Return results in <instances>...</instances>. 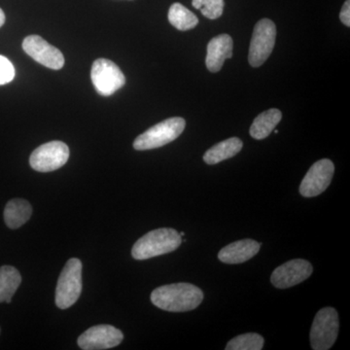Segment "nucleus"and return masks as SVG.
Segmentation results:
<instances>
[{
    "instance_id": "1",
    "label": "nucleus",
    "mask_w": 350,
    "mask_h": 350,
    "mask_svg": "<svg viewBox=\"0 0 350 350\" xmlns=\"http://www.w3.org/2000/svg\"><path fill=\"white\" fill-rule=\"evenodd\" d=\"M204 300L199 287L190 283H174L157 288L151 294V301L157 308L170 312H185L195 310Z\"/></svg>"
},
{
    "instance_id": "15",
    "label": "nucleus",
    "mask_w": 350,
    "mask_h": 350,
    "mask_svg": "<svg viewBox=\"0 0 350 350\" xmlns=\"http://www.w3.org/2000/svg\"><path fill=\"white\" fill-rule=\"evenodd\" d=\"M32 207L27 200L14 199L4 209V221L7 227L15 230L25 224L31 217Z\"/></svg>"
},
{
    "instance_id": "10",
    "label": "nucleus",
    "mask_w": 350,
    "mask_h": 350,
    "mask_svg": "<svg viewBox=\"0 0 350 350\" xmlns=\"http://www.w3.org/2000/svg\"><path fill=\"white\" fill-rule=\"evenodd\" d=\"M23 49L38 64L59 70L64 66L63 53L38 36H29L23 41Z\"/></svg>"
},
{
    "instance_id": "5",
    "label": "nucleus",
    "mask_w": 350,
    "mask_h": 350,
    "mask_svg": "<svg viewBox=\"0 0 350 350\" xmlns=\"http://www.w3.org/2000/svg\"><path fill=\"white\" fill-rule=\"evenodd\" d=\"M338 314L333 308L320 310L313 320L310 330V345L314 350L330 349L338 335Z\"/></svg>"
},
{
    "instance_id": "13",
    "label": "nucleus",
    "mask_w": 350,
    "mask_h": 350,
    "mask_svg": "<svg viewBox=\"0 0 350 350\" xmlns=\"http://www.w3.org/2000/svg\"><path fill=\"white\" fill-rule=\"evenodd\" d=\"M234 42L229 34H220L209 41L207 45L206 68L211 72H218L226 59L232 57Z\"/></svg>"
},
{
    "instance_id": "4",
    "label": "nucleus",
    "mask_w": 350,
    "mask_h": 350,
    "mask_svg": "<svg viewBox=\"0 0 350 350\" xmlns=\"http://www.w3.org/2000/svg\"><path fill=\"white\" fill-rule=\"evenodd\" d=\"M82 292V262L77 258L69 259L64 267L56 288V305L66 310L75 305Z\"/></svg>"
},
{
    "instance_id": "24",
    "label": "nucleus",
    "mask_w": 350,
    "mask_h": 350,
    "mask_svg": "<svg viewBox=\"0 0 350 350\" xmlns=\"http://www.w3.org/2000/svg\"><path fill=\"white\" fill-rule=\"evenodd\" d=\"M4 23H5V14H4L3 10L0 8V27L4 25Z\"/></svg>"
},
{
    "instance_id": "20",
    "label": "nucleus",
    "mask_w": 350,
    "mask_h": 350,
    "mask_svg": "<svg viewBox=\"0 0 350 350\" xmlns=\"http://www.w3.org/2000/svg\"><path fill=\"white\" fill-rule=\"evenodd\" d=\"M264 338L256 333H247L232 338L228 342L227 350H261Z\"/></svg>"
},
{
    "instance_id": "18",
    "label": "nucleus",
    "mask_w": 350,
    "mask_h": 350,
    "mask_svg": "<svg viewBox=\"0 0 350 350\" xmlns=\"http://www.w3.org/2000/svg\"><path fill=\"white\" fill-rule=\"evenodd\" d=\"M22 282V276L17 269L11 266L0 268V303L9 304Z\"/></svg>"
},
{
    "instance_id": "16",
    "label": "nucleus",
    "mask_w": 350,
    "mask_h": 350,
    "mask_svg": "<svg viewBox=\"0 0 350 350\" xmlns=\"http://www.w3.org/2000/svg\"><path fill=\"white\" fill-rule=\"evenodd\" d=\"M243 142L239 138H229L220 144L214 145L209 150H207L204 154V161L207 165H216V163L238 155L243 149Z\"/></svg>"
},
{
    "instance_id": "22",
    "label": "nucleus",
    "mask_w": 350,
    "mask_h": 350,
    "mask_svg": "<svg viewBox=\"0 0 350 350\" xmlns=\"http://www.w3.org/2000/svg\"><path fill=\"white\" fill-rule=\"evenodd\" d=\"M15 75V68L12 63L6 57L0 55V86L12 82Z\"/></svg>"
},
{
    "instance_id": "2",
    "label": "nucleus",
    "mask_w": 350,
    "mask_h": 350,
    "mask_svg": "<svg viewBox=\"0 0 350 350\" xmlns=\"http://www.w3.org/2000/svg\"><path fill=\"white\" fill-rule=\"evenodd\" d=\"M181 243L180 234L175 230L170 228L154 230L138 239L131 250V256L138 261L150 259L176 250Z\"/></svg>"
},
{
    "instance_id": "21",
    "label": "nucleus",
    "mask_w": 350,
    "mask_h": 350,
    "mask_svg": "<svg viewBox=\"0 0 350 350\" xmlns=\"http://www.w3.org/2000/svg\"><path fill=\"white\" fill-rule=\"evenodd\" d=\"M192 5L211 20L218 19L224 11V0H192Z\"/></svg>"
},
{
    "instance_id": "25",
    "label": "nucleus",
    "mask_w": 350,
    "mask_h": 350,
    "mask_svg": "<svg viewBox=\"0 0 350 350\" xmlns=\"http://www.w3.org/2000/svg\"><path fill=\"white\" fill-rule=\"evenodd\" d=\"M180 234V237H184V236H185V234H184V232H180V234Z\"/></svg>"
},
{
    "instance_id": "23",
    "label": "nucleus",
    "mask_w": 350,
    "mask_h": 350,
    "mask_svg": "<svg viewBox=\"0 0 350 350\" xmlns=\"http://www.w3.org/2000/svg\"><path fill=\"white\" fill-rule=\"evenodd\" d=\"M340 19L342 24L347 25V27H350V0H347L345 2L342 11H340Z\"/></svg>"
},
{
    "instance_id": "8",
    "label": "nucleus",
    "mask_w": 350,
    "mask_h": 350,
    "mask_svg": "<svg viewBox=\"0 0 350 350\" xmlns=\"http://www.w3.org/2000/svg\"><path fill=\"white\" fill-rule=\"evenodd\" d=\"M68 158V145L62 142H51L32 152L29 163L36 172H50L64 167Z\"/></svg>"
},
{
    "instance_id": "7",
    "label": "nucleus",
    "mask_w": 350,
    "mask_h": 350,
    "mask_svg": "<svg viewBox=\"0 0 350 350\" xmlns=\"http://www.w3.org/2000/svg\"><path fill=\"white\" fill-rule=\"evenodd\" d=\"M91 79L100 96H109L126 84L125 75L117 64L107 59H98L93 64Z\"/></svg>"
},
{
    "instance_id": "12",
    "label": "nucleus",
    "mask_w": 350,
    "mask_h": 350,
    "mask_svg": "<svg viewBox=\"0 0 350 350\" xmlns=\"http://www.w3.org/2000/svg\"><path fill=\"white\" fill-rule=\"evenodd\" d=\"M312 271L310 262L303 259L291 260L273 271L271 282L278 289H286L305 282L312 275Z\"/></svg>"
},
{
    "instance_id": "19",
    "label": "nucleus",
    "mask_w": 350,
    "mask_h": 350,
    "mask_svg": "<svg viewBox=\"0 0 350 350\" xmlns=\"http://www.w3.org/2000/svg\"><path fill=\"white\" fill-rule=\"evenodd\" d=\"M167 17L170 25H174L178 31H189L199 24L197 16L180 3H174L170 6Z\"/></svg>"
},
{
    "instance_id": "3",
    "label": "nucleus",
    "mask_w": 350,
    "mask_h": 350,
    "mask_svg": "<svg viewBox=\"0 0 350 350\" xmlns=\"http://www.w3.org/2000/svg\"><path fill=\"white\" fill-rule=\"evenodd\" d=\"M185 120L180 117L165 120L137 137L133 142V148L145 151L165 146L176 139L185 130Z\"/></svg>"
},
{
    "instance_id": "17",
    "label": "nucleus",
    "mask_w": 350,
    "mask_h": 350,
    "mask_svg": "<svg viewBox=\"0 0 350 350\" xmlns=\"http://www.w3.org/2000/svg\"><path fill=\"white\" fill-rule=\"evenodd\" d=\"M282 118V112L275 108L261 113L258 115L256 119L253 122L252 126H250L251 137L258 140L268 137Z\"/></svg>"
},
{
    "instance_id": "14",
    "label": "nucleus",
    "mask_w": 350,
    "mask_h": 350,
    "mask_svg": "<svg viewBox=\"0 0 350 350\" xmlns=\"http://www.w3.org/2000/svg\"><path fill=\"white\" fill-rule=\"evenodd\" d=\"M261 244L253 239H243L225 246L218 253V259L226 264H241L259 252Z\"/></svg>"
},
{
    "instance_id": "11",
    "label": "nucleus",
    "mask_w": 350,
    "mask_h": 350,
    "mask_svg": "<svg viewBox=\"0 0 350 350\" xmlns=\"http://www.w3.org/2000/svg\"><path fill=\"white\" fill-rule=\"evenodd\" d=\"M124 335L111 325H98L88 329L78 338V345L84 350L109 349L123 342Z\"/></svg>"
},
{
    "instance_id": "9",
    "label": "nucleus",
    "mask_w": 350,
    "mask_h": 350,
    "mask_svg": "<svg viewBox=\"0 0 350 350\" xmlns=\"http://www.w3.org/2000/svg\"><path fill=\"white\" fill-rule=\"evenodd\" d=\"M334 172L335 165L328 159L313 163L301 181V195L305 198H313L322 194L330 185Z\"/></svg>"
},
{
    "instance_id": "6",
    "label": "nucleus",
    "mask_w": 350,
    "mask_h": 350,
    "mask_svg": "<svg viewBox=\"0 0 350 350\" xmlns=\"http://www.w3.org/2000/svg\"><path fill=\"white\" fill-rule=\"evenodd\" d=\"M276 27L271 20L262 19L255 25L251 39L248 61L253 68L261 66L275 48Z\"/></svg>"
}]
</instances>
